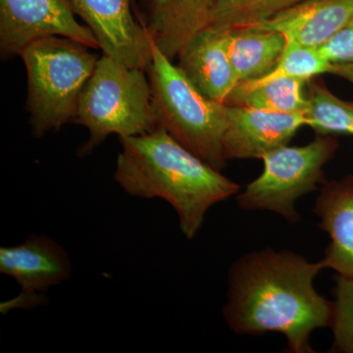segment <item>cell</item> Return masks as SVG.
<instances>
[{
    "instance_id": "4",
    "label": "cell",
    "mask_w": 353,
    "mask_h": 353,
    "mask_svg": "<svg viewBox=\"0 0 353 353\" xmlns=\"http://www.w3.org/2000/svg\"><path fill=\"white\" fill-rule=\"evenodd\" d=\"M152 59L146 74L158 127L216 170L222 171L227 165L223 138L229 106L202 94L152 41Z\"/></svg>"
},
{
    "instance_id": "11",
    "label": "cell",
    "mask_w": 353,
    "mask_h": 353,
    "mask_svg": "<svg viewBox=\"0 0 353 353\" xmlns=\"http://www.w3.org/2000/svg\"><path fill=\"white\" fill-rule=\"evenodd\" d=\"M230 30L214 26L196 32L178 54V67L202 94L225 103L238 85L229 53Z\"/></svg>"
},
{
    "instance_id": "21",
    "label": "cell",
    "mask_w": 353,
    "mask_h": 353,
    "mask_svg": "<svg viewBox=\"0 0 353 353\" xmlns=\"http://www.w3.org/2000/svg\"><path fill=\"white\" fill-rule=\"evenodd\" d=\"M329 74L343 79L353 85V63L333 64Z\"/></svg>"
},
{
    "instance_id": "6",
    "label": "cell",
    "mask_w": 353,
    "mask_h": 353,
    "mask_svg": "<svg viewBox=\"0 0 353 353\" xmlns=\"http://www.w3.org/2000/svg\"><path fill=\"white\" fill-rule=\"evenodd\" d=\"M340 148L332 134H317L305 145H285L261 158V175L239 192L236 201L243 210H266L294 224L301 219L296 203L301 197L327 182L324 167Z\"/></svg>"
},
{
    "instance_id": "22",
    "label": "cell",
    "mask_w": 353,
    "mask_h": 353,
    "mask_svg": "<svg viewBox=\"0 0 353 353\" xmlns=\"http://www.w3.org/2000/svg\"><path fill=\"white\" fill-rule=\"evenodd\" d=\"M143 2H145L146 4H148L150 6V0H143Z\"/></svg>"
},
{
    "instance_id": "5",
    "label": "cell",
    "mask_w": 353,
    "mask_h": 353,
    "mask_svg": "<svg viewBox=\"0 0 353 353\" xmlns=\"http://www.w3.org/2000/svg\"><path fill=\"white\" fill-rule=\"evenodd\" d=\"M145 73L106 55L99 58L72 121L88 132V141L79 148L80 157L90 154L111 134L127 138L157 129L152 88Z\"/></svg>"
},
{
    "instance_id": "1",
    "label": "cell",
    "mask_w": 353,
    "mask_h": 353,
    "mask_svg": "<svg viewBox=\"0 0 353 353\" xmlns=\"http://www.w3.org/2000/svg\"><path fill=\"white\" fill-rule=\"evenodd\" d=\"M321 260L309 261L290 250L272 248L240 257L229 272L223 314L236 334H282L294 353H312L310 336L330 327L333 301L316 292Z\"/></svg>"
},
{
    "instance_id": "2",
    "label": "cell",
    "mask_w": 353,
    "mask_h": 353,
    "mask_svg": "<svg viewBox=\"0 0 353 353\" xmlns=\"http://www.w3.org/2000/svg\"><path fill=\"white\" fill-rule=\"evenodd\" d=\"M119 141L122 150L115 182L130 196L168 202L188 240L199 233L209 209L240 192L239 183L190 152L162 127Z\"/></svg>"
},
{
    "instance_id": "13",
    "label": "cell",
    "mask_w": 353,
    "mask_h": 353,
    "mask_svg": "<svg viewBox=\"0 0 353 353\" xmlns=\"http://www.w3.org/2000/svg\"><path fill=\"white\" fill-rule=\"evenodd\" d=\"M352 21L353 0H303L253 27L279 32L285 39L319 48Z\"/></svg>"
},
{
    "instance_id": "16",
    "label": "cell",
    "mask_w": 353,
    "mask_h": 353,
    "mask_svg": "<svg viewBox=\"0 0 353 353\" xmlns=\"http://www.w3.org/2000/svg\"><path fill=\"white\" fill-rule=\"evenodd\" d=\"M306 82L290 77L256 79L238 83L228 95L227 106H245L280 113L305 114L308 110Z\"/></svg>"
},
{
    "instance_id": "18",
    "label": "cell",
    "mask_w": 353,
    "mask_h": 353,
    "mask_svg": "<svg viewBox=\"0 0 353 353\" xmlns=\"http://www.w3.org/2000/svg\"><path fill=\"white\" fill-rule=\"evenodd\" d=\"M303 0H214L209 25L225 30L253 27Z\"/></svg>"
},
{
    "instance_id": "10",
    "label": "cell",
    "mask_w": 353,
    "mask_h": 353,
    "mask_svg": "<svg viewBox=\"0 0 353 353\" xmlns=\"http://www.w3.org/2000/svg\"><path fill=\"white\" fill-rule=\"evenodd\" d=\"M303 126H307L305 114L229 106L223 138L225 159H261L267 153L289 145Z\"/></svg>"
},
{
    "instance_id": "20",
    "label": "cell",
    "mask_w": 353,
    "mask_h": 353,
    "mask_svg": "<svg viewBox=\"0 0 353 353\" xmlns=\"http://www.w3.org/2000/svg\"><path fill=\"white\" fill-rule=\"evenodd\" d=\"M331 64L353 63V21L319 48Z\"/></svg>"
},
{
    "instance_id": "7",
    "label": "cell",
    "mask_w": 353,
    "mask_h": 353,
    "mask_svg": "<svg viewBox=\"0 0 353 353\" xmlns=\"http://www.w3.org/2000/svg\"><path fill=\"white\" fill-rule=\"evenodd\" d=\"M75 39L92 50L99 44L88 26L76 20L67 0H0V52L3 59L46 37Z\"/></svg>"
},
{
    "instance_id": "3",
    "label": "cell",
    "mask_w": 353,
    "mask_h": 353,
    "mask_svg": "<svg viewBox=\"0 0 353 353\" xmlns=\"http://www.w3.org/2000/svg\"><path fill=\"white\" fill-rule=\"evenodd\" d=\"M90 50L75 39L52 36L32 41L20 53L27 72L26 108L32 136L58 131L75 118L99 59Z\"/></svg>"
},
{
    "instance_id": "8",
    "label": "cell",
    "mask_w": 353,
    "mask_h": 353,
    "mask_svg": "<svg viewBox=\"0 0 353 353\" xmlns=\"http://www.w3.org/2000/svg\"><path fill=\"white\" fill-rule=\"evenodd\" d=\"M94 34L103 55L145 70L152 59V39L132 14L131 0H67Z\"/></svg>"
},
{
    "instance_id": "9",
    "label": "cell",
    "mask_w": 353,
    "mask_h": 353,
    "mask_svg": "<svg viewBox=\"0 0 353 353\" xmlns=\"http://www.w3.org/2000/svg\"><path fill=\"white\" fill-rule=\"evenodd\" d=\"M0 273L14 279L22 292L8 306L32 307L43 303L51 287L68 280L72 265L68 253L46 234H31L19 245L0 248Z\"/></svg>"
},
{
    "instance_id": "14",
    "label": "cell",
    "mask_w": 353,
    "mask_h": 353,
    "mask_svg": "<svg viewBox=\"0 0 353 353\" xmlns=\"http://www.w3.org/2000/svg\"><path fill=\"white\" fill-rule=\"evenodd\" d=\"M214 0H150L148 34L173 61L196 32L208 27Z\"/></svg>"
},
{
    "instance_id": "12",
    "label": "cell",
    "mask_w": 353,
    "mask_h": 353,
    "mask_svg": "<svg viewBox=\"0 0 353 353\" xmlns=\"http://www.w3.org/2000/svg\"><path fill=\"white\" fill-rule=\"evenodd\" d=\"M314 211L319 227L330 236L321 263L338 275L353 276V175L326 182Z\"/></svg>"
},
{
    "instance_id": "19",
    "label": "cell",
    "mask_w": 353,
    "mask_h": 353,
    "mask_svg": "<svg viewBox=\"0 0 353 353\" xmlns=\"http://www.w3.org/2000/svg\"><path fill=\"white\" fill-rule=\"evenodd\" d=\"M334 294L331 352L353 353V276L338 275Z\"/></svg>"
},
{
    "instance_id": "17",
    "label": "cell",
    "mask_w": 353,
    "mask_h": 353,
    "mask_svg": "<svg viewBox=\"0 0 353 353\" xmlns=\"http://www.w3.org/2000/svg\"><path fill=\"white\" fill-rule=\"evenodd\" d=\"M306 85L307 126L317 134L353 136V101L339 99L317 79L309 81Z\"/></svg>"
},
{
    "instance_id": "15",
    "label": "cell",
    "mask_w": 353,
    "mask_h": 353,
    "mask_svg": "<svg viewBox=\"0 0 353 353\" xmlns=\"http://www.w3.org/2000/svg\"><path fill=\"white\" fill-rule=\"evenodd\" d=\"M284 34L257 27L230 31L229 53L239 83L256 80L275 68L284 52Z\"/></svg>"
}]
</instances>
